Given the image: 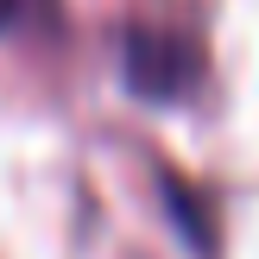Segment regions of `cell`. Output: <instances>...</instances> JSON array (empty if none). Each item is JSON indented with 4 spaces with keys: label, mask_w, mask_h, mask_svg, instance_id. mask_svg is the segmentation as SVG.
Returning a JSON list of instances; mask_svg holds the SVG:
<instances>
[{
    "label": "cell",
    "mask_w": 259,
    "mask_h": 259,
    "mask_svg": "<svg viewBox=\"0 0 259 259\" xmlns=\"http://www.w3.org/2000/svg\"><path fill=\"white\" fill-rule=\"evenodd\" d=\"M38 19H51V0H0V32H19Z\"/></svg>",
    "instance_id": "cell-2"
},
{
    "label": "cell",
    "mask_w": 259,
    "mask_h": 259,
    "mask_svg": "<svg viewBox=\"0 0 259 259\" xmlns=\"http://www.w3.org/2000/svg\"><path fill=\"white\" fill-rule=\"evenodd\" d=\"M120 70H126L133 95L184 101V95H196L202 70H209V51L184 25H126L120 32Z\"/></svg>",
    "instance_id": "cell-1"
}]
</instances>
